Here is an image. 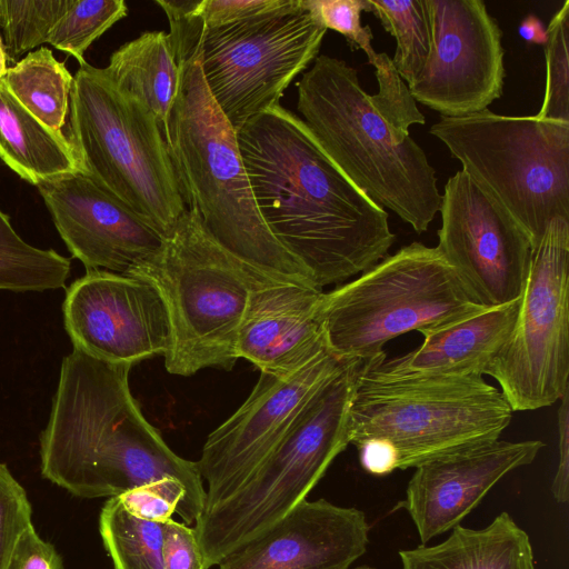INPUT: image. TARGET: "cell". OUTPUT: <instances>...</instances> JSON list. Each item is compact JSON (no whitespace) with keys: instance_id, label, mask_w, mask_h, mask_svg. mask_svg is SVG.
<instances>
[{"instance_id":"ffe728a7","label":"cell","mask_w":569,"mask_h":569,"mask_svg":"<svg viewBox=\"0 0 569 569\" xmlns=\"http://www.w3.org/2000/svg\"><path fill=\"white\" fill-rule=\"evenodd\" d=\"M320 288L276 280L253 287L236 353L262 373L287 377L327 349L319 320Z\"/></svg>"},{"instance_id":"9c48e42d","label":"cell","mask_w":569,"mask_h":569,"mask_svg":"<svg viewBox=\"0 0 569 569\" xmlns=\"http://www.w3.org/2000/svg\"><path fill=\"white\" fill-rule=\"evenodd\" d=\"M512 409L482 376L385 378L363 365L350 407L349 439L393 445L398 469L416 468L500 438Z\"/></svg>"},{"instance_id":"8992f818","label":"cell","mask_w":569,"mask_h":569,"mask_svg":"<svg viewBox=\"0 0 569 569\" xmlns=\"http://www.w3.org/2000/svg\"><path fill=\"white\" fill-rule=\"evenodd\" d=\"M363 362L353 360L300 411L243 485L194 522L204 569L253 540L301 501L348 445Z\"/></svg>"},{"instance_id":"e0dca14e","label":"cell","mask_w":569,"mask_h":569,"mask_svg":"<svg viewBox=\"0 0 569 569\" xmlns=\"http://www.w3.org/2000/svg\"><path fill=\"white\" fill-rule=\"evenodd\" d=\"M37 188L68 250L87 270L127 274L162 243L159 231L82 170Z\"/></svg>"},{"instance_id":"60d3db41","label":"cell","mask_w":569,"mask_h":569,"mask_svg":"<svg viewBox=\"0 0 569 569\" xmlns=\"http://www.w3.org/2000/svg\"><path fill=\"white\" fill-rule=\"evenodd\" d=\"M353 569H376V568L367 566V565H362V566H358V567H356Z\"/></svg>"},{"instance_id":"9a60e30c","label":"cell","mask_w":569,"mask_h":569,"mask_svg":"<svg viewBox=\"0 0 569 569\" xmlns=\"http://www.w3.org/2000/svg\"><path fill=\"white\" fill-rule=\"evenodd\" d=\"M428 59L408 86L415 101L442 117L488 109L505 80L502 31L481 0H425Z\"/></svg>"},{"instance_id":"f546056e","label":"cell","mask_w":569,"mask_h":569,"mask_svg":"<svg viewBox=\"0 0 569 569\" xmlns=\"http://www.w3.org/2000/svg\"><path fill=\"white\" fill-rule=\"evenodd\" d=\"M127 14L123 0H72L51 29L47 43L74 57L81 64L92 42Z\"/></svg>"},{"instance_id":"7c38bea8","label":"cell","mask_w":569,"mask_h":569,"mask_svg":"<svg viewBox=\"0 0 569 569\" xmlns=\"http://www.w3.org/2000/svg\"><path fill=\"white\" fill-rule=\"evenodd\" d=\"M485 375L512 411L551 406L569 390V221L552 219L532 250L517 322Z\"/></svg>"},{"instance_id":"3957f363","label":"cell","mask_w":569,"mask_h":569,"mask_svg":"<svg viewBox=\"0 0 569 569\" xmlns=\"http://www.w3.org/2000/svg\"><path fill=\"white\" fill-rule=\"evenodd\" d=\"M180 84L164 138L181 198L223 248L272 280L313 286L264 224L237 131L204 82L192 49L174 51ZM318 288V287H317Z\"/></svg>"},{"instance_id":"74e56055","label":"cell","mask_w":569,"mask_h":569,"mask_svg":"<svg viewBox=\"0 0 569 569\" xmlns=\"http://www.w3.org/2000/svg\"><path fill=\"white\" fill-rule=\"evenodd\" d=\"M362 469L373 476H386L398 469V453L392 443L368 438L356 445Z\"/></svg>"},{"instance_id":"e575fe53","label":"cell","mask_w":569,"mask_h":569,"mask_svg":"<svg viewBox=\"0 0 569 569\" xmlns=\"http://www.w3.org/2000/svg\"><path fill=\"white\" fill-rule=\"evenodd\" d=\"M163 569H204L194 528L172 518L166 521Z\"/></svg>"},{"instance_id":"83f0119b","label":"cell","mask_w":569,"mask_h":569,"mask_svg":"<svg viewBox=\"0 0 569 569\" xmlns=\"http://www.w3.org/2000/svg\"><path fill=\"white\" fill-rule=\"evenodd\" d=\"M373 13L397 42L392 60L408 86L422 70L430 52V27L425 0H367Z\"/></svg>"},{"instance_id":"d590c367","label":"cell","mask_w":569,"mask_h":569,"mask_svg":"<svg viewBox=\"0 0 569 569\" xmlns=\"http://www.w3.org/2000/svg\"><path fill=\"white\" fill-rule=\"evenodd\" d=\"M4 569H66L53 545L44 541L33 525L18 539Z\"/></svg>"},{"instance_id":"7402d4cb","label":"cell","mask_w":569,"mask_h":569,"mask_svg":"<svg viewBox=\"0 0 569 569\" xmlns=\"http://www.w3.org/2000/svg\"><path fill=\"white\" fill-rule=\"evenodd\" d=\"M401 569H536L528 533L503 511L482 529L451 530L435 546L399 551Z\"/></svg>"},{"instance_id":"d6a6232c","label":"cell","mask_w":569,"mask_h":569,"mask_svg":"<svg viewBox=\"0 0 569 569\" xmlns=\"http://www.w3.org/2000/svg\"><path fill=\"white\" fill-rule=\"evenodd\" d=\"M117 497L130 513L143 520L166 522L174 512L186 525L198 519L184 486L174 478H163Z\"/></svg>"},{"instance_id":"44dd1931","label":"cell","mask_w":569,"mask_h":569,"mask_svg":"<svg viewBox=\"0 0 569 569\" xmlns=\"http://www.w3.org/2000/svg\"><path fill=\"white\" fill-rule=\"evenodd\" d=\"M521 298L488 307L440 328L425 331L422 343L402 356L363 363L385 378L483 376L517 322Z\"/></svg>"},{"instance_id":"f35d334b","label":"cell","mask_w":569,"mask_h":569,"mask_svg":"<svg viewBox=\"0 0 569 569\" xmlns=\"http://www.w3.org/2000/svg\"><path fill=\"white\" fill-rule=\"evenodd\" d=\"M519 36L527 42L546 44L548 40L547 28L541 20L535 16H527L518 26Z\"/></svg>"},{"instance_id":"ba28073f","label":"cell","mask_w":569,"mask_h":569,"mask_svg":"<svg viewBox=\"0 0 569 569\" xmlns=\"http://www.w3.org/2000/svg\"><path fill=\"white\" fill-rule=\"evenodd\" d=\"M68 116L66 137L80 170L167 234L187 207L149 108L119 90L104 68L83 62L73 76Z\"/></svg>"},{"instance_id":"4316f807","label":"cell","mask_w":569,"mask_h":569,"mask_svg":"<svg viewBox=\"0 0 569 569\" xmlns=\"http://www.w3.org/2000/svg\"><path fill=\"white\" fill-rule=\"evenodd\" d=\"M71 270L68 258L52 249L27 243L0 210V290L16 292L64 287Z\"/></svg>"},{"instance_id":"ac0fdd59","label":"cell","mask_w":569,"mask_h":569,"mask_svg":"<svg viewBox=\"0 0 569 569\" xmlns=\"http://www.w3.org/2000/svg\"><path fill=\"white\" fill-rule=\"evenodd\" d=\"M543 446L498 439L416 467L400 506L421 545L459 526L500 479L532 463Z\"/></svg>"},{"instance_id":"52a82bcc","label":"cell","mask_w":569,"mask_h":569,"mask_svg":"<svg viewBox=\"0 0 569 569\" xmlns=\"http://www.w3.org/2000/svg\"><path fill=\"white\" fill-rule=\"evenodd\" d=\"M483 308L437 247L415 241L323 292L318 313L329 352L368 363L396 337L433 330Z\"/></svg>"},{"instance_id":"4fadbf2b","label":"cell","mask_w":569,"mask_h":569,"mask_svg":"<svg viewBox=\"0 0 569 569\" xmlns=\"http://www.w3.org/2000/svg\"><path fill=\"white\" fill-rule=\"evenodd\" d=\"M437 249L483 307L521 298L532 246L518 222L462 169L445 184Z\"/></svg>"},{"instance_id":"4dcf8cb0","label":"cell","mask_w":569,"mask_h":569,"mask_svg":"<svg viewBox=\"0 0 569 569\" xmlns=\"http://www.w3.org/2000/svg\"><path fill=\"white\" fill-rule=\"evenodd\" d=\"M545 44L546 92L539 112L541 119L569 122V1L556 12L547 27Z\"/></svg>"},{"instance_id":"2e32d148","label":"cell","mask_w":569,"mask_h":569,"mask_svg":"<svg viewBox=\"0 0 569 569\" xmlns=\"http://www.w3.org/2000/svg\"><path fill=\"white\" fill-rule=\"evenodd\" d=\"M62 310L73 348L96 359L132 367L169 350L166 307L141 278L88 269L67 288Z\"/></svg>"},{"instance_id":"5bb4252c","label":"cell","mask_w":569,"mask_h":569,"mask_svg":"<svg viewBox=\"0 0 569 569\" xmlns=\"http://www.w3.org/2000/svg\"><path fill=\"white\" fill-rule=\"evenodd\" d=\"M349 362L326 349L290 376L261 372L241 407L208 436L196 462L208 483L203 510L222 502L243 485L307 403Z\"/></svg>"},{"instance_id":"603a6c76","label":"cell","mask_w":569,"mask_h":569,"mask_svg":"<svg viewBox=\"0 0 569 569\" xmlns=\"http://www.w3.org/2000/svg\"><path fill=\"white\" fill-rule=\"evenodd\" d=\"M104 70L119 90L149 108L166 138L180 84V67L169 33L142 32L113 51Z\"/></svg>"},{"instance_id":"d6986e66","label":"cell","mask_w":569,"mask_h":569,"mask_svg":"<svg viewBox=\"0 0 569 569\" xmlns=\"http://www.w3.org/2000/svg\"><path fill=\"white\" fill-rule=\"evenodd\" d=\"M369 529L357 508L306 499L219 569H349L366 553Z\"/></svg>"},{"instance_id":"ab89813d","label":"cell","mask_w":569,"mask_h":569,"mask_svg":"<svg viewBox=\"0 0 569 569\" xmlns=\"http://www.w3.org/2000/svg\"><path fill=\"white\" fill-rule=\"evenodd\" d=\"M8 68H9L8 60H7L3 42H2V39L0 36V79L6 74Z\"/></svg>"},{"instance_id":"d4e9b609","label":"cell","mask_w":569,"mask_h":569,"mask_svg":"<svg viewBox=\"0 0 569 569\" xmlns=\"http://www.w3.org/2000/svg\"><path fill=\"white\" fill-rule=\"evenodd\" d=\"M73 76L52 51L40 47L9 66L1 78L9 92L48 128L62 132Z\"/></svg>"},{"instance_id":"cb8c5ba5","label":"cell","mask_w":569,"mask_h":569,"mask_svg":"<svg viewBox=\"0 0 569 569\" xmlns=\"http://www.w3.org/2000/svg\"><path fill=\"white\" fill-rule=\"evenodd\" d=\"M0 159L21 179L40 182L80 170L63 132L30 113L0 79Z\"/></svg>"},{"instance_id":"5b68a950","label":"cell","mask_w":569,"mask_h":569,"mask_svg":"<svg viewBox=\"0 0 569 569\" xmlns=\"http://www.w3.org/2000/svg\"><path fill=\"white\" fill-rule=\"evenodd\" d=\"M127 274L146 280L161 297L170 327L166 369L184 377L234 366L249 295L272 280L223 248L189 209L160 248Z\"/></svg>"},{"instance_id":"836d02e7","label":"cell","mask_w":569,"mask_h":569,"mask_svg":"<svg viewBox=\"0 0 569 569\" xmlns=\"http://www.w3.org/2000/svg\"><path fill=\"white\" fill-rule=\"evenodd\" d=\"M24 488L0 462V569H4L20 536L32 526Z\"/></svg>"},{"instance_id":"484cf974","label":"cell","mask_w":569,"mask_h":569,"mask_svg":"<svg viewBox=\"0 0 569 569\" xmlns=\"http://www.w3.org/2000/svg\"><path fill=\"white\" fill-rule=\"evenodd\" d=\"M99 530L113 569H163L166 522L140 519L111 497L101 509Z\"/></svg>"},{"instance_id":"30bf717a","label":"cell","mask_w":569,"mask_h":569,"mask_svg":"<svg viewBox=\"0 0 569 569\" xmlns=\"http://www.w3.org/2000/svg\"><path fill=\"white\" fill-rule=\"evenodd\" d=\"M430 133L518 222L532 250L552 219L569 221V122L486 109L442 117Z\"/></svg>"},{"instance_id":"f1b7e54d","label":"cell","mask_w":569,"mask_h":569,"mask_svg":"<svg viewBox=\"0 0 569 569\" xmlns=\"http://www.w3.org/2000/svg\"><path fill=\"white\" fill-rule=\"evenodd\" d=\"M72 0H0V36L8 64L48 42Z\"/></svg>"},{"instance_id":"1f68e13d","label":"cell","mask_w":569,"mask_h":569,"mask_svg":"<svg viewBox=\"0 0 569 569\" xmlns=\"http://www.w3.org/2000/svg\"><path fill=\"white\" fill-rule=\"evenodd\" d=\"M290 0H156L167 16L212 29L277 11Z\"/></svg>"},{"instance_id":"6da1fadb","label":"cell","mask_w":569,"mask_h":569,"mask_svg":"<svg viewBox=\"0 0 569 569\" xmlns=\"http://www.w3.org/2000/svg\"><path fill=\"white\" fill-rule=\"evenodd\" d=\"M258 211L322 289L345 283L388 256L387 211L333 163L305 121L281 104L237 131Z\"/></svg>"},{"instance_id":"8fae6325","label":"cell","mask_w":569,"mask_h":569,"mask_svg":"<svg viewBox=\"0 0 569 569\" xmlns=\"http://www.w3.org/2000/svg\"><path fill=\"white\" fill-rule=\"evenodd\" d=\"M167 18L172 46L196 52L210 94L236 131L280 104L291 81L317 58L327 32L306 0L212 29Z\"/></svg>"},{"instance_id":"277c9868","label":"cell","mask_w":569,"mask_h":569,"mask_svg":"<svg viewBox=\"0 0 569 569\" xmlns=\"http://www.w3.org/2000/svg\"><path fill=\"white\" fill-rule=\"evenodd\" d=\"M297 88V109L333 163L377 204L427 231L441 203L436 170L376 109L357 70L320 54Z\"/></svg>"},{"instance_id":"7a4b0ae2","label":"cell","mask_w":569,"mask_h":569,"mask_svg":"<svg viewBox=\"0 0 569 569\" xmlns=\"http://www.w3.org/2000/svg\"><path fill=\"white\" fill-rule=\"evenodd\" d=\"M131 368L74 348L62 359L40 436L41 475L86 499L117 497L174 478L199 517L207 492L197 463L176 455L143 417L130 391Z\"/></svg>"},{"instance_id":"8d00e7d4","label":"cell","mask_w":569,"mask_h":569,"mask_svg":"<svg viewBox=\"0 0 569 569\" xmlns=\"http://www.w3.org/2000/svg\"><path fill=\"white\" fill-rule=\"evenodd\" d=\"M558 436L559 460L551 491L557 502L565 503L569 499V390L560 399Z\"/></svg>"}]
</instances>
